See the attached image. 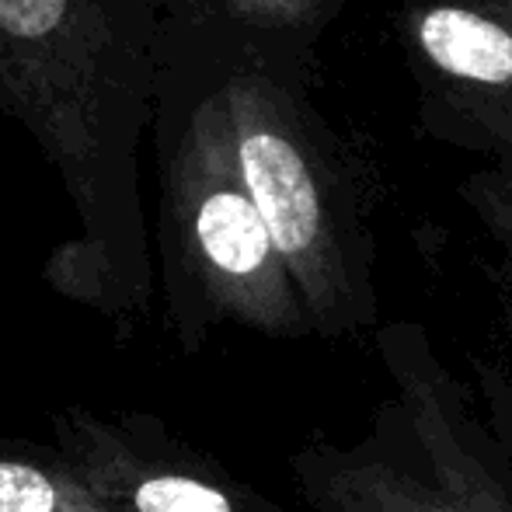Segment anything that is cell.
<instances>
[{"instance_id": "ba28073f", "label": "cell", "mask_w": 512, "mask_h": 512, "mask_svg": "<svg viewBox=\"0 0 512 512\" xmlns=\"http://www.w3.org/2000/svg\"><path fill=\"white\" fill-rule=\"evenodd\" d=\"M0 512H119L98 499L56 446L0 439Z\"/></svg>"}, {"instance_id": "52a82bcc", "label": "cell", "mask_w": 512, "mask_h": 512, "mask_svg": "<svg viewBox=\"0 0 512 512\" xmlns=\"http://www.w3.org/2000/svg\"><path fill=\"white\" fill-rule=\"evenodd\" d=\"M349 0H154L161 21H182L248 53L314 77L317 49Z\"/></svg>"}, {"instance_id": "3957f363", "label": "cell", "mask_w": 512, "mask_h": 512, "mask_svg": "<svg viewBox=\"0 0 512 512\" xmlns=\"http://www.w3.org/2000/svg\"><path fill=\"white\" fill-rule=\"evenodd\" d=\"M216 35V32H213ZM241 175L310 317L356 304V182L345 143L310 98L314 77L216 35Z\"/></svg>"}, {"instance_id": "277c9868", "label": "cell", "mask_w": 512, "mask_h": 512, "mask_svg": "<svg viewBox=\"0 0 512 512\" xmlns=\"http://www.w3.org/2000/svg\"><path fill=\"white\" fill-rule=\"evenodd\" d=\"M49 429L77 478L119 512H269L143 411L67 405Z\"/></svg>"}, {"instance_id": "9c48e42d", "label": "cell", "mask_w": 512, "mask_h": 512, "mask_svg": "<svg viewBox=\"0 0 512 512\" xmlns=\"http://www.w3.org/2000/svg\"><path fill=\"white\" fill-rule=\"evenodd\" d=\"M436 512H450V509H436Z\"/></svg>"}, {"instance_id": "8992f818", "label": "cell", "mask_w": 512, "mask_h": 512, "mask_svg": "<svg viewBox=\"0 0 512 512\" xmlns=\"http://www.w3.org/2000/svg\"><path fill=\"white\" fill-rule=\"evenodd\" d=\"M398 35L422 84L512 95V0H401Z\"/></svg>"}, {"instance_id": "5b68a950", "label": "cell", "mask_w": 512, "mask_h": 512, "mask_svg": "<svg viewBox=\"0 0 512 512\" xmlns=\"http://www.w3.org/2000/svg\"><path fill=\"white\" fill-rule=\"evenodd\" d=\"M418 126L464 157L457 196L492 237L512 279V95L422 84Z\"/></svg>"}, {"instance_id": "6da1fadb", "label": "cell", "mask_w": 512, "mask_h": 512, "mask_svg": "<svg viewBox=\"0 0 512 512\" xmlns=\"http://www.w3.org/2000/svg\"><path fill=\"white\" fill-rule=\"evenodd\" d=\"M154 0H0V115L32 136L77 213L46 283L108 321L150 307L140 143L154 122Z\"/></svg>"}, {"instance_id": "7a4b0ae2", "label": "cell", "mask_w": 512, "mask_h": 512, "mask_svg": "<svg viewBox=\"0 0 512 512\" xmlns=\"http://www.w3.org/2000/svg\"><path fill=\"white\" fill-rule=\"evenodd\" d=\"M157 248L178 342L196 349L213 321L269 335L304 328V297L241 175L213 32L161 21L154 88Z\"/></svg>"}]
</instances>
